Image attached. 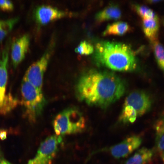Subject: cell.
Listing matches in <instances>:
<instances>
[{
    "instance_id": "1",
    "label": "cell",
    "mask_w": 164,
    "mask_h": 164,
    "mask_svg": "<svg viewBox=\"0 0 164 164\" xmlns=\"http://www.w3.org/2000/svg\"><path fill=\"white\" fill-rule=\"evenodd\" d=\"M126 87L124 81L114 73L90 69L80 76L75 92L80 101L104 108L119 100L125 93Z\"/></svg>"
},
{
    "instance_id": "2",
    "label": "cell",
    "mask_w": 164,
    "mask_h": 164,
    "mask_svg": "<svg viewBox=\"0 0 164 164\" xmlns=\"http://www.w3.org/2000/svg\"><path fill=\"white\" fill-rule=\"evenodd\" d=\"M94 60L98 66L116 71L131 72L137 66L135 53L128 45L102 41L96 44Z\"/></svg>"
},
{
    "instance_id": "3",
    "label": "cell",
    "mask_w": 164,
    "mask_h": 164,
    "mask_svg": "<svg viewBox=\"0 0 164 164\" xmlns=\"http://www.w3.org/2000/svg\"><path fill=\"white\" fill-rule=\"evenodd\" d=\"M152 100L148 93L136 90L130 93L124 101L119 121L123 124L133 123L150 109Z\"/></svg>"
},
{
    "instance_id": "4",
    "label": "cell",
    "mask_w": 164,
    "mask_h": 164,
    "mask_svg": "<svg viewBox=\"0 0 164 164\" xmlns=\"http://www.w3.org/2000/svg\"><path fill=\"white\" fill-rule=\"evenodd\" d=\"M21 93L20 103L23 108L24 116L29 121L34 122L41 115L46 104L42 91L23 78Z\"/></svg>"
},
{
    "instance_id": "5",
    "label": "cell",
    "mask_w": 164,
    "mask_h": 164,
    "mask_svg": "<svg viewBox=\"0 0 164 164\" xmlns=\"http://www.w3.org/2000/svg\"><path fill=\"white\" fill-rule=\"evenodd\" d=\"M86 124L82 113L75 107L67 108L59 113L53 122L55 135L62 136L82 132Z\"/></svg>"
},
{
    "instance_id": "6",
    "label": "cell",
    "mask_w": 164,
    "mask_h": 164,
    "mask_svg": "<svg viewBox=\"0 0 164 164\" xmlns=\"http://www.w3.org/2000/svg\"><path fill=\"white\" fill-rule=\"evenodd\" d=\"M62 141V136H49L42 142L34 157L27 164H52Z\"/></svg>"
},
{
    "instance_id": "7",
    "label": "cell",
    "mask_w": 164,
    "mask_h": 164,
    "mask_svg": "<svg viewBox=\"0 0 164 164\" xmlns=\"http://www.w3.org/2000/svg\"><path fill=\"white\" fill-rule=\"evenodd\" d=\"M51 46L38 60L29 67L23 78L36 88L42 91L44 75L46 70L52 52Z\"/></svg>"
},
{
    "instance_id": "8",
    "label": "cell",
    "mask_w": 164,
    "mask_h": 164,
    "mask_svg": "<svg viewBox=\"0 0 164 164\" xmlns=\"http://www.w3.org/2000/svg\"><path fill=\"white\" fill-rule=\"evenodd\" d=\"M142 142V138L139 136H131L119 143L108 148L107 151L115 158H125L137 149Z\"/></svg>"
},
{
    "instance_id": "9",
    "label": "cell",
    "mask_w": 164,
    "mask_h": 164,
    "mask_svg": "<svg viewBox=\"0 0 164 164\" xmlns=\"http://www.w3.org/2000/svg\"><path fill=\"white\" fill-rule=\"evenodd\" d=\"M29 36L24 35L15 39L11 48V56L13 66L16 68L24 59L29 49Z\"/></svg>"
},
{
    "instance_id": "10",
    "label": "cell",
    "mask_w": 164,
    "mask_h": 164,
    "mask_svg": "<svg viewBox=\"0 0 164 164\" xmlns=\"http://www.w3.org/2000/svg\"><path fill=\"white\" fill-rule=\"evenodd\" d=\"M73 15V14L70 12L61 11L51 6L45 5L37 7L35 12L36 21L41 25H44L52 21Z\"/></svg>"
},
{
    "instance_id": "11",
    "label": "cell",
    "mask_w": 164,
    "mask_h": 164,
    "mask_svg": "<svg viewBox=\"0 0 164 164\" xmlns=\"http://www.w3.org/2000/svg\"><path fill=\"white\" fill-rule=\"evenodd\" d=\"M9 44L7 43L0 57V109L4 104L7 96L6 91L8 78Z\"/></svg>"
},
{
    "instance_id": "12",
    "label": "cell",
    "mask_w": 164,
    "mask_h": 164,
    "mask_svg": "<svg viewBox=\"0 0 164 164\" xmlns=\"http://www.w3.org/2000/svg\"><path fill=\"white\" fill-rule=\"evenodd\" d=\"M153 151L145 147L138 150L123 164H147L153 155Z\"/></svg>"
},
{
    "instance_id": "13",
    "label": "cell",
    "mask_w": 164,
    "mask_h": 164,
    "mask_svg": "<svg viewBox=\"0 0 164 164\" xmlns=\"http://www.w3.org/2000/svg\"><path fill=\"white\" fill-rule=\"evenodd\" d=\"M155 132V149L161 156L164 152V116L161 117L154 125Z\"/></svg>"
},
{
    "instance_id": "14",
    "label": "cell",
    "mask_w": 164,
    "mask_h": 164,
    "mask_svg": "<svg viewBox=\"0 0 164 164\" xmlns=\"http://www.w3.org/2000/svg\"><path fill=\"white\" fill-rule=\"evenodd\" d=\"M142 26L145 36L151 41L156 40L159 29L158 19H142Z\"/></svg>"
},
{
    "instance_id": "15",
    "label": "cell",
    "mask_w": 164,
    "mask_h": 164,
    "mask_svg": "<svg viewBox=\"0 0 164 164\" xmlns=\"http://www.w3.org/2000/svg\"><path fill=\"white\" fill-rule=\"evenodd\" d=\"M121 15V12L116 5H111L104 8L97 13L95 19L97 22H102L106 21L117 19Z\"/></svg>"
},
{
    "instance_id": "16",
    "label": "cell",
    "mask_w": 164,
    "mask_h": 164,
    "mask_svg": "<svg viewBox=\"0 0 164 164\" xmlns=\"http://www.w3.org/2000/svg\"><path fill=\"white\" fill-rule=\"evenodd\" d=\"M129 29V26L126 22L118 21L108 25L103 34L104 36L122 35L128 32Z\"/></svg>"
},
{
    "instance_id": "17",
    "label": "cell",
    "mask_w": 164,
    "mask_h": 164,
    "mask_svg": "<svg viewBox=\"0 0 164 164\" xmlns=\"http://www.w3.org/2000/svg\"><path fill=\"white\" fill-rule=\"evenodd\" d=\"M19 20V18L14 17L6 20H0V43L12 29Z\"/></svg>"
},
{
    "instance_id": "18",
    "label": "cell",
    "mask_w": 164,
    "mask_h": 164,
    "mask_svg": "<svg viewBox=\"0 0 164 164\" xmlns=\"http://www.w3.org/2000/svg\"><path fill=\"white\" fill-rule=\"evenodd\" d=\"M153 43V51L157 63L164 74V46L157 41Z\"/></svg>"
},
{
    "instance_id": "19",
    "label": "cell",
    "mask_w": 164,
    "mask_h": 164,
    "mask_svg": "<svg viewBox=\"0 0 164 164\" xmlns=\"http://www.w3.org/2000/svg\"><path fill=\"white\" fill-rule=\"evenodd\" d=\"M136 12L142 19H158L153 11L146 6L137 5L135 6Z\"/></svg>"
},
{
    "instance_id": "20",
    "label": "cell",
    "mask_w": 164,
    "mask_h": 164,
    "mask_svg": "<svg viewBox=\"0 0 164 164\" xmlns=\"http://www.w3.org/2000/svg\"><path fill=\"white\" fill-rule=\"evenodd\" d=\"M94 49L92 45L86 41L80 42L75 49V51L81 55H88L91 54Z\"/></svg>"
},
{
    "instance_id": "21",
    "label": "cell",
    "mask_w": 164,
    "mask_h": 164,
    "mask_svg": "<svg viewBox=\"0 0 164 164\" xmlns=\"http://www.w3.org/2000/svg\"><path fill=\"white\" fill-rule=\"evenodd\" d=\"M14 8L12 2L8 0H0V8L4 11H11Z\"/></svg>"
},
{
    "instance_id": "22",
    "label": "cell",
    "mask_w": 164,
    "mask_h": 164,
    "mask_svg": "<svg viewBox=\"0 0 164 164\" xmlns=\"http://www.w3.org/2000/svg\"><path fill=\"white\" fill-rule=\"evenodd\" d=\"M8 132L7 130L0 129V140H3L7 137Z\"/></svg>"
},
{
    "instance_id": "23",
    "label": "cell",
    "mask_w": 164,
    "mask_h": 164,
    "mask_svg": "<svg viewBox=\"0 0 164 164\" xmlns=\"http://www.w3.org/2000/svg\"><path fill=\"white\" fill-rule=\"evenodd\" d=\"M0 164H12L7 161L5 160H2L0 161Z\"/></svg>"
},
{
    "instance_id": "24",
    "label": "cell",
    "mask_w": 164,
    "mask_h": 164,
    "mask_svg": "<svg viewBox=\"0 0 164 164\" xmlns=\"http://www.w3.org/2000/svg\"><path fill=\"white\" fill-rule=\"evenodd\" d=\"M161 1L160 0H149L148 1V2H149V3H158L159 2H161Z\"/></svg>"
},
{
    "instance_id": "25",
    "label": "cell",
    "mask_w": 164,
    "mask_h": 164,
    "mask_svg": "<svg viewBox=\"0 0 164 164\" xmlns=\"http://www.w3.org/2000/svg\"><path fill=\"white\" fill-rule=\"evenodd\" d=\"M161 157H162V161H163V164H164V152L162 154V155L161 156Z\"/></svg>"
},
{
    "instance_id": "26",
    "label": "cell",
    "mask_w": 164,
    "mask_h": 164,
    "mask_svg": "<svg viewBox=\"0 0 164 164\" xmlns=\"http://www.w3.org/2000/svg\"><path fill=\"white\" fill-rule=\"evenodd\" d=\"M163 24L164 25V21H163Z\"/></svg>"
}]
</instances>
